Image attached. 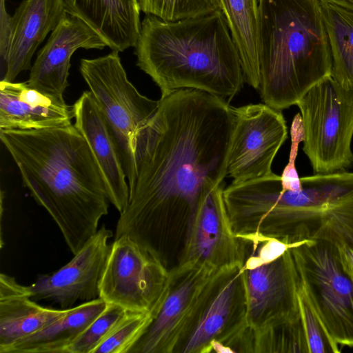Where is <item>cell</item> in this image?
<instances>
[{
	"label": "cell",
	"mask_w": 353,
	"mask_h": 353,
	"mask_svg": "<svg viewBox=\"0 0 353 353\" xmlns=\"http://www.w3.org/2000/svg\"><path fill=\"white\" fill-rule=\"evenodd\" d=\"M153 116L134 135L129 198L115 238L127 236L159 253L172 220L188 225L205 195L222 184L234 116L229 102L181 89L160 98Z\"/></svg>",
	"instance_id": "1"
},
{
	"label": "cell",
	"mask_w": 353,
	"mask_h": 353,
	"mask_svg": "<svg viewBox=\"0 0 353 353\" xmlns=\"http://www.w3.org/2000/svg\"><path fill=\"white\" fill-rule=\"evenodd\" d=\"M23 184L60 230L73 254L97 232L108 212L95 159L72 124L41 130H0Z\"/></svg>",
	"instance_id": "2"
},
{
	"label": "cell",
	"mask_w": 353,
	"mask_h": 353,
	"mask_svg": "<svg viewBox=\"0 0 353 353\" xmlns=\"http://www.w3.org/2000/svg\"><path fill=\"white\" fill-rule=\"evenodd\" d=\"M301 182L298 191L285 190L274 172L247 182L238 203L239 234L255 242L323 241L353 250V172L314 174Z\"/></svg>",
	"instance_id": "3"
},
{
	"label": "cell",
	"mask_w": 353,
	"mask_h": 353,
	"mask_svg": "<svg viewBox=\"0 0 353 353\" xmlns=\"http://www.w3.org/2000/svg\"><path fill=\"white\" fill-rule=\"evenodd\" d=\"M135 54L137 66L151 77L161 96L194 89L230 103L245 82L221 10L174 21L147 14Z\"/></svg>",
	"instance_id": "4"
},
{
	"label": "cell",
	"mask_w": 353,
	"mask_h": 353,
	"mask_svg": "<svg viewBox=\"0 0 353 353\" xmlns=\"http://www.w3.org/2000/svg\"><path fill=\"white\" fill-rule=\"evenodd\" d=\"M258 89L282 111L331 76L332 59L320 0H259Z\"/></svg>",
	"instance_id": "5"
},
{
	"label": "cell",
	"mask_w": 353,
	"mask_h": 353,
	"mask_svg": "<svg viewBox=\"0 0 353 353\" xmlns=\"http://www.w3.org/2000/svg\"><path fill=\"white\" fill-rule=\"evenodd\" d=\"M304 130L303 151L314 174L347 171L353 166V90L330 76L297 102Z\"/></svg>",
	"instance_id": "6"
},
{
	"label": "cell",
	"mask_w": 353,
	"mask_h": 353,
	"mask_svg": "<svg viewBox=\"0 0 353 353\" xmlns=\"http://www.w3.org/2000/svg\"><path fill=\"white\" fill-rule=\"evenodd\" d=\"M290 249L301 283L327 330L338 344L353 347V281L338 247L307 240Z\"/></svg>",
	"instance_id": "7"
},
{
	"label": "cell",
	"mask_w": 353,
	"mask_h": 353,
	"mask_svg": "<svg viewBox=\"0 0 353 353\" xmlns=\"http://www.w3.org/2000/svg\"><path fill=\"white\" fill-rule=\"evenodd\" d=\"M119 53L82 59L79 70L110 128L128 179L134 135L155 113L159 101L143 95L129 81Z\"/></svg>",
	"instance_id": "8"
},
{
	"label": "cell",
	"mask_w": 353,
	"mask_h": 353,
	"mask_svg": "<svg viewBox=\"0 0 353 353\" xmlns=\"http://www.w3.org/2000/svg\"><path fill=\"white\" fill-rule=\"evenodd\" d=\"M170 283V270L159 255L121 236L111 243L99 297L127 311L149 312L154 317Z\"/></svg>",
	"instance_id": "9"
},
{
	"label": "cell",
	"mask_w": 353,
	"mask_h": 353,
	"mask_svg": "<svg viewBox=\"0 0 353 353\" xmlns=\"http://www.w3.org/2000/svg\"><path fill=\"white\" fill-rule=\"evenodd\" d=\"M249 330L244 263L218 271L178 352H239Z\"/></svg>",
	"instance_id": "10"
},
{
	"label": "cell",
	"mask_w": 353,
	"mask_h": 353,
	"mask_svg": "<svg viewBox=\"0 0 353 353\" xmlns=\"http://www.w3.org/2000/svg\"><path fill=\"white\" fill-rule=\"evenodd\" d=\"M244 277L251 330L301 319L298 300L300 278L290 248L270 260L250 254L244 262Z\"/></svg>",
	"instance_id": "11"
},
{
	"label": "cell",
	"mask_w": 353,
	"mask_h": 353,
	"mask_svg": "<svg viewBox=\"0 0 353 353\" xmlns=\"http://www.w3.org/2000/svg\"><path fill=\"white\" fill-rule=\"evenodd\" d=\"M218 271L205 268L170 270V283L148 328L129 353H178Z\"/></svg>",
	"instance_id": "12"
},
{
	"label": "cell",
	"mask_w": 353,
	"mask_h": 353,
	"mask_svg": "<svg viewBox=\"0 0 353 353\" xmlns=\"http://www.w3.org/2000/svg\"><path fill=\"white\" fill-rule=\"evenodd\" d=\"M233 110L227 176L238 183L270 175L273 161L288 138L282 111L264 103Z\"/></svg>",
	"instance_id": "13"
},
{
	"label": "cell",
	"mask_w": 353,
	"mask_h": 353,
	"mask_svg": "<svg viewBox=\"0 0 353 353\" xmlns=\"http://www.w3.org/2000/svg\"><path fill=\"white\" fill-rule=\"evenodd\" d=\"M223 189V183L216 185L201 200L188 225L178 267L219 271L244 263L246 245L232 230Z\"/></svg>",
	"instance_id": "14"
},
{
	"label": "cell",
	"mask_w": 353,
	"mask_h": 353,
	"mask_svg": "<svg viewBox=\"0 0 353 353\" xmlns=\"http://www.w3.org/2000/svg\"><path fill=\"white\" fill-rule=\"evenodd\" d=\"M112 235L103 224L68 263L37 276L28 286L31 299L50 301L61 309H68L78 301L99 298V282L111 246L108 241Z\"/></svg>",
	"instance_id": "15"
},
{
	"label": "cell",
	"mask_w": 353,
	"mask_h": 353,
	"mask_svg": "<svg viewBox=\"0 0 353 353\" xmlns=\"http://www.w3.org/2000/svg\"><path fill=\"white\" fill-rule=\"evenodd\" d=\"M106 46L93 28L67 13L38 52L26 83L45 94L63 98L69 85L70 59L74 52L79 48L103 50Z\"/></svg>",
	"instance_id": "16"
},
{
	"label": "cell",
	"mask_w": 353,
	"mask_h": 353,
	"mask_svg": "<svg viewBox=\"0 0 353 353\" xmlns=\"http://www.w3.org/2000/svg\"><path fill=\"white\" fill-rule=\"evenodd\" d=\"M74 125L85 138L99 166L108 199L121 212L128 203L129 185L110 128L91 92L72 105Z\"/></svg>",
	"instance_id": "17"
},
{
	"label": "cell",
	"mask_w": 353,
	"mask_h": 353,
	"mask_svg": "<svg viewBox=\"0 0 353 353\" xmlns=\"http://www.w3.org/2000/svg\"><path fill=\"white\" fill-rule=\"evenodd\" d=\"M67 14L63 0H23L11 17L7 69L2 81H14L31 68L32 57Z\"/></svg>",
	"instance_id": "18"
},
{
	"label": "cell",
	"mask_w": 353,
	"mask_h": 353,
	"mask_svg": "<svg viewBox=\"0 0 353 353\" xmlns=\"http://www.w3.org/2000/svg\"><path fill=\"white\" fill-rule=\"evenodd\" d=\"M72 107L26 82L1 81L0 130H41L72 124Z\"/></svg>",
	"instance_id": "19"
},
{
	"label": "cell",
	"mask_w": 353,
	"mask_h": 353,
	"mask_svg": "<svg viewBox=\"0 0 353 353\" xmlns=\"http://www.w3.org/2000/svg\"><path fill=\"white\" fill-rule=\"evenodd\" d=\"M68 14L93 28L112 50L135 47L141 22L138 0H63Z\"/></svg>",
	"instance_id": "20"
},
{
	"label": "cell",
	"mask_w": 353,
	"mask_h": 353,
	"mask_svg": "<svg viewBox=\"0 0 353 353\" xmlns=\"http://www.w3.org/2000/svg\"><path fill=\"white\" fill-rule=\"evenodd\" d=\"M70 308L42 306L30 297L28 286L0 274V353L66 314Z\"/></svg>",
	"instance_id": "21"
},
{
	"label": "cell",
	"mask_w": 353,
	"mask_h": 353,
	"mask_svg": "<svg viewBox=\"0 0 353 353\" xmlns=\"http://www.w3.org/2000/svg\"><path fill=\"white\" fill-rule=\"evenodd\" d=\"M107 304L99 297L74 306L64 316L8 347L4 353H65Z\"/></svg>",
	"instance_id": "22"
},
{
	"label": "cell",
	"mask_w": 353,
	"mask_h": 353,
	"mask_svg": "<svg viewBox=\"0 0 353 353\" xmlns=\"http://www.w3.org/2000/svg\"><path fill=\"white\" fill-rule=\"evenodd\" d=\"M239 50L245 81L255 90L260 84L259 0H218Z\"/></svg>",
	"instance_id": "23"
},
{
	"label": "cell",
	"mask_w": 353,
	"mask_h": 353,
	"mask_svg": "<svg viewBox=\"0 0 353 353\" xmlns=\"http://www.w3.org/2000/svg\"><path fill=\"white\" fill-rule=\"evenodd\" d=\"M332 59V77L353 90V10L321 1Z\"/></svg>",
	"instance_id": "24"
},
{
	"label": "cell",
	"mask_w": 353,
	"mask_h": 353,
	"mask_svg": "<svg viewBox=\"0 0 353 353\" xmlns=\"http://www.w3.org/2000/svg\"><path fill=\"white\" fill-rule=\"evenodd\" d=\"M153 319L149 312L126 311L93 353H129Z\"/></svg>",
	"instance_id": "25"
},
{
	"label": "cell",
	"mask_w": 353,
	"mask_h": 353,
	"mask_svg": "<svg viewBox=\"0 0 353 353\" xmlns=\"http://www.w3.org/2000/svg\"><path fill=\"white\" fill-rule=\"evenodd\" d=\"M298 300L308 353L340 352L339 344L327 330L303 288L301 281Z\"/></svg>",
	"instance_id": "26"
},
{
	"label": "cell",
	"mask_w": 353,
	"mask_h": 353,
	"mask_svg": "<svg viewBox=\"0 0 353 353\" xmlns=\"http://www.w3.org/2000/svg\"><path fill=\"white\" fill-rule=\"evenodd\" d=\"M146 15L174 21L221 10L218 0H138Z\"/></svg>",
	"instance_id": "27"
},
{
	"label": "cell",
	"mask_w": 353,
	"mask_h": 353,
	"mask_svg": "<svg viewBox=\"0 0 353 353\" xmlns=\"http://www.w3.org/2000/svg\"><path fill=\"white\" fill-rule=\"evenodd\" d=\"M126 311L119 305L108 303L105 310L69 345L65 353H93Z\"/></svg>",
	"instance_id": "28"
},
{
	"label": "cell",
	"mask_w": 353,
	"mask_h": 353,
	"mask_svg": "<svg viewBox=\"0 0 353 353\" xmlns=\"http://www.w3.org/2000/svg\"><path fill=\"white\" fill-rule=\"evenodd\" d=\"M290 136L289 160L281 175V183L282 188L285 190L298 191L301 188V182L295 166V161L299 143L304 139V130L300 113L296 114L293 119L290 128Z\"/></svg>",
	"instance_id": "29"
},
{
	"label": "cell",
	"mask_w": 353,
	"mask_h": 353,
	"mask_svg": "<svg viewBox=\"0 0 353 353\" xmlns=\"http://www.w3.org/2000/svg\"><path fill=\"white\" fill-rule=\"evenodd\" d=\"M11 17L6 8V0H0V76L3 80L8 63Z\"/></svg>",
	"instance_id": "30"
},
{
	"label": "cell",
	"mask_w": 353,
	"mask_h": 353,
	"mask_svg": "<svg viewBox=\"0 0 353 353\" xmlns=\"http://www.w3.org/2000/svg\"><path fill=\"white\" fill-rule=\"evenodd\" d=\"M338 250L343 270L353 281V250L346 247H338Z\"/></svg>",
	"instance_id": "31"
}]
</instances>
